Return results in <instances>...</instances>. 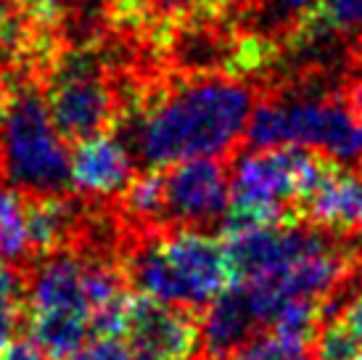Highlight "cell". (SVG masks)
Returning a JSON list of instances; mask_svg holds the SVG:
<instances>
[{
    "label": "cell",
    "instance_id": "1",
    "mask_svg": "<svg viewBox=\"0 0 362 360\" xmlns=\"http://www.w3.org/2000/svg\"><path fill=\"white\" fill-rule=\"evenodd\" d=\"M254 109L257 99L246 82L225 74H204L130 111L119 138L130 146L135 162L148 170L217 159L246 138Z\"/></svg>",
    "mask_w": 362,
    "mask_h": 360
},
{
    "label": "cell",
    "instance_id": "2",
    "mask_svg": "<svg viewBox=\"0 0 362 360\" xmlns=\"http://www.w3.org/2000/svg\"><path fill=\"white\" fill-rule=\"evenodd\" d=\"M233 283L262 291L283 310L291 300H331L357 260L354 244L307 223H278L225 236Z\"/></svg>",
    "mask_w": 362,
    "mask_h": 360
},
{
    "label": "cell",
    "instance_id": "3",
    "mask_svg": "<svg viewBox=\"0 0 362 360\" xmlns=\"http://www.w3.org/2000/svg\"><path fill=\"white\" fill-rule=\"evenodd\" d=\"M124 273L141 297L196 310L233 286L228 244L206 228L156 230L127 254Z\"/></svg>",
    "mask_w": 362,
    "mask_h": 360
},
{
    "label": "cell",
    "instance_id": "4",
    "mask_svg": "<svg viewBox=\"0 0 362 360\" xmlns=\"http://www.w3.org/2000/svg\"><path fill=\"white\" fill-rule=\"evenodd\" d=\"M328 159L320 151L291 146L241 154L230 170V207L222 218L225 236L278 223H302L299 207Z\"/></svg>",
    "mask_w": 362,
    "mask_h": 360
},
{
    "label": "cell",
    "instance_id": "5",
    "mask_svg": "<svg viewBox=\"0 0 362 360\" xmlns=\"http://www.w3.org/2000/svg\"><path fill=\"white\" fill-rule=\"evenodd\" d=\"M0 175L27 196H66L71 151L61 138L40 90L21 85L0 114Z\"/></svg>",
    "mask_w": 362,
    "mask_h": 360
},
{
    "label": "cell",
    "instance_id": "6",
    "mask_svg": "<svg viewBox=\"0 0 362 360\" xmlns=\"http://www.w3.org/2000/svg\"><path fill=\"white\" fill-rule=\"evenodd\" d=\"M246 140L252 149H310L336 162L362 159V122L341 96L288 93L257 103Z\"/></svg>",
    "mask_w": 362,
    "mask_h": 360
},
{
    "label": "cell",
    "instance_id": "7",
    "mask_svg": "<svg viewBox=\"0 0 362 360\" xmlns=\"http://www.w3.org/2000/svg\"><path fill=\"white\" fill-rule=\"evenodd\" d=\"M45 101L53 125L66 143L103 135L119 120L117 93L106 80L103 61L93 50H71L56 61Z\"/></svg>",
    "mask_w": 362,
    "mask_h": 360
},
{
    "label": "cell",
    "instance_id": "8",
    "mask_svg": "<svg viewBox=\"0 0 362 360\" xmlns=\"http://www.w3.org/2000/svg\"><path fill=\"white\" fill-rule=\"evenodd\" d=\"M230 207V172L217 159L180 162L164 170L161 230L206 228Z\"/></svg>",
    "mask_w": 362,
    "mask_h": 360
},
{
    "label": "cell",
    "instance_id": "9",
    "mask_svg": "<svg viewBox=\"0 0 362 360\" xmlns=\"http://www.w3.org/2000/svg\"><path fill=\"white\" fill-rule=\"evenodd\" d=\"M124 342L132 360H196L204 350L202 320L185 308L130 297Z\"/></svg>",
    "mask_w": 362,
    "mask_h": 360
},
{
    "label": "cell",
    "instance_id": "10",
    "mask_svg": "<svg viewBox=\"0 0 362 360\" xmlns=\"http://www.w3.org/2000/svg\"><path fill=\"white\" fill-rule=\"evenodd\" d=\"M299 220L336 239L362 233V172L328 159L299 207Z\"/></svg>",
    "mask_w": 362,
    "mask_h": 360
},
{
    "label": "cell",
    "instance_id": "11",
    "mask_svg": "<svg viewBox=\"0 0 362 360\" xmlns=\"http://www.w3.org/2000/svg\"><path fill=\"white\" fill-rule=\"evenodd\" d=\"M88 260L82 254L61 249L42 257L35 265L27 283V315H59V318L93 320V305L88 297Z\"/></svg>",
    "mask_w": 362,
    "mask_h": 360
},
{
    "label": "cell",
    "instance_id": "12",
    "mask_svg": "<svg viewBox=\"0 0 362 360\" xmlns=\"http://www.w3.org/2000/svg\"><path fill=\"white\" fill-rule=\"evenodd\" d=\"M135 175V157L119 135L103 133L77 143L71 151V189L85 196H122Z\"/></svg>",
    "mask_w": 362,
    "mask_h": 360
},
{
    "label": "cell",
    "instance_id": "13",
    "mask_svg": "<svg viewBox=\"0 0 362 360\" xmlns=\"http://www.w3.org/2000/svg\"><path fill=\"white\" fill-rule=\"evenodd\" d=\"M257 334L259 326L254 320V313L235 283L204 313L202 337L209 360H233L249 342L257 339Z\"/></svg>",
    "mask_w": 362,
    "mask_h": 360
},
{
    "label": "cell",
    "instance_id": "14",
    "mask_svg": "<svg viewBox=\"0 0 362 360\" xmlns=\"http://www.w3.org/2000/svg\"><path fill=\"white\" fill-rule=\"evenodd\" d=\"M293 43H317L362 32V0H317L302 16H296Z\"/></svg>",
    "mask_w": 362,
    "mask_h": 360
},
{
    "label": "cell",
    "instance_id": "15",
    "mask_svg": "<svg viewBox=\"0 0 362 360\" xmlns=\"http://www.w3.org/2000/svg\"><path fill=\"white\" fill-rule=\"evenodd\" d=\"M30 257V196L0 183V262L19 268Z\"/></svg>",
    "mask_w": 362,
    "mask_h": 360
},
{
    "label": "cell",
    "instance_id": "16",
    "mask_svg": "<svg viewBox=\"0 0 362 360\" xmlns=\"http://www.w3.org/2000/svg\"><path fill=\"white\" fill-rule=\"evenodd\" d=\"M124 210L146 228L161 230L164 215V170H148L135 175L130 189L122 193Z\"/></svg>",
    "mask_w": 362,
    "mask_h": 360
},
{
    "label": "cell",
    "instance_id": "17",
    "mask_svg": "<svg viewBox=\"0 0 362 360\" xmlns=\"http://www.w3.org/2000/svg\"><path fill=\"white\" fill-rule=\"evenodd\" d=\"M233 360H310V358H307L304 347H293V344H286V342L272 337V334H264V337H257L254 342H249Z\"/></svg>",
    "mask_w": 362,
    "mask_h": 360
},
{
    "label": "cell",
    "instance_id": "18",
    "mask_svg": "<svg viewBox=\"0 0 362 360\" xmlns=\"http://www.w3.org/2000/svg\"><path fill=\"white\" fill-rule=\"evenodd\" d=\"M71 360H132V352L122 337H93Z\"/></svg>",
    "mask_w": 362,
    "mask_h": 360
},
{
    "label": "cell",
    "instance_id": "19",
    "mask_svg": "<svg viewBox=\"0 0 362 360\" xmlns=\"http://www.w3.org/2000/svg\"><path fill=\"white\" fill-rule=\"evenodd\" d=\"M24 294H27V289H24V281L19 279L16 268L0 262V310L21 308Z\"/></svg>",
    "mask_w": 362,
    "mask_h": 360
},
{
    "label": "cell",
    "instance_id": "20",
    "mask_svg": "<svg viewBox=\"0 0 362 360\" xmlns=\"http://www.w3.org/2000/svg\"><path fill=\"white\" fill-rule=\"evenodd\" d=\"M151 9H156V13L167 16V19H185L191 16L193 11L209 9L211 0H146Z\"/></svg>",
    "mask_w": 362,
    "mask_h": 360
},
{
    "label": "cell",
    "instance_id": "21",
    "mask_svg": "<svg viewBox=\"0 0 362 360\" xmlns=\"http://www.w3.org/2000/svg\"><path fill=\"white\" fill-rule=\"evenodd\" d=\"M0 360H53L32 339H13L0 350Z\"/></svg>",
    "mask_w": 362,
    "mask_h": 360
},
{
    "label": "cell",
    "instance_id": "22",
    "mask_svg": "<svg viewBox=\"0 0 362 360\" xmlns=\"http://www.w3.org/2000/svg\"><path fill=\"white\" fill-rule=\"evenodd\" d=\"M346 103H349V109L354 111V117L362 122V77L349 88V93H346Z\"/></svg>",
    "mask_w": 362,
    "mask_h": 360
},
{
    "label": "cell",
    "instance_id": "23",
    "mask_svg": "<svg viewBox=\"0 0 362 360\" xmlns=\"http://www.w3.org/2000/svg\"><path fill=\"white\" fill-rule=\"evenodd\" d=\"M278 3H281L283 11H291V13H296V16H302L304 11L312 9L317 0H278Z\"/></svg>",
    "mask_w": 362,
    "mask_h": 360
},
{
    "label": "cell",
    "instance_id": "24",
    "mask_svg": "<svg viewBox=\"0 0 362 360\" xmlns=\"http://www.w3.org/2000/svg\"><path fill=\"white\" fill-rule=\"evenodd\" d=\"M6 101H8V96H6V90H3V82H0V114H3V106H6Z\"/></svg>",
    "mask_w": 362,
    "mask_h": 360
}]
</instances>
